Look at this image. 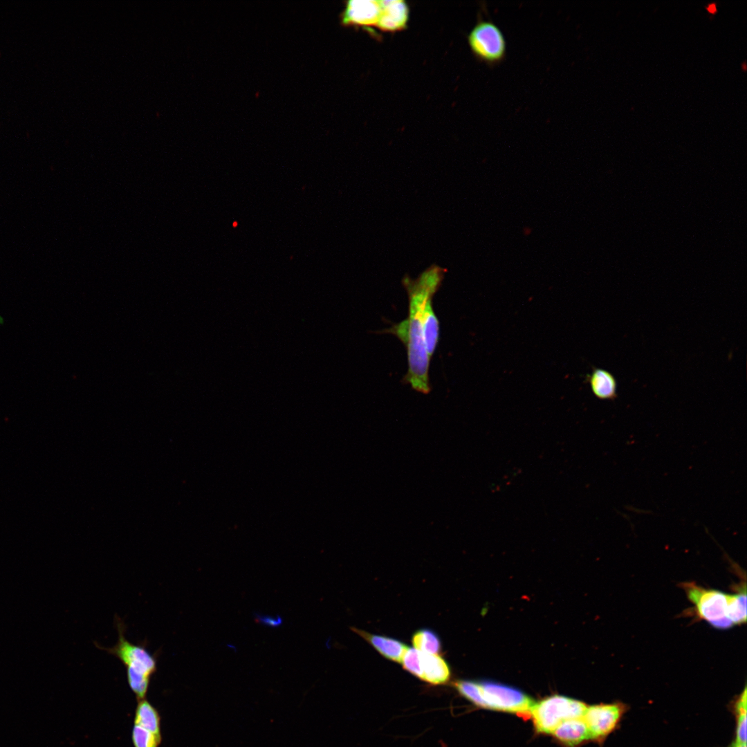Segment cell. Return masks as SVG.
Returning <instances> with one entry per match:
<instances>
[{"label":"cell","mask_w":747,"mask_h":747,"mask_svg":"<svg viewBox=\"0 0 747 747\" xmlns=\"http://www.w3.org/2000/svg\"><path fill=\"white\" fill-rule=\"evenodd\" d=\"M380 12L377 27L384 31L403 29L409 19V8L402 0L380 1Z\"/></svg>","instance_id":"30bf717a"},{"label":"cell","mask_w":747,"mask_h":747,"mask_svg":"<svg viewBox=\"0 0 747 747\" xmlns=\"http://www.w3.org/2000/svg\"><path fill=\"white\" fill-rule=\"evenodd\" d=\"M412 643L415 649L425 653L437 654L441 649L438 635L429 629H421L414 633Z\"/></svg>","instance_id":"e0dca14e"},{"label":"cell","mask_w":747,"mask_h":747,"mask_svg":"<svg viewBox=\"0 0 747 747\" xmlns=\"http://www.w3.org/2000/svg\"><path fill=\"white\" fill-rule=\"evenodd\" d=\"M468 43L474 57L489 66L504 61L507 42L500 28L490 20L481 19L468 35Z\"/></svg>","instance_id":"8992f818"},{"label":"cell","mask_w":747,"mask_h":747,"mask_svg":"<svg viewBox=\"0 0 747 747\" xmlns=\"http://www.w3.org/2000/svg\"><path fill=\"white\" fill-rule=\"evenodd\" d=\"M134 724L138 725L161 738L160 717L157 710L145 699L138 701Z\"/></svg>","instance_id":"9a60e30c"},{"label":"cell","mask_w":747,"mask_h":747,"mask_svg":"<svg viewBox=\"0 0 747 747\" xmlns=\"http://www.w3.org/2000/svg\"><path fill=\"white\" fill-rule=\"evenodd\" d=\"M746 688L737 700L735 712L737 717L736 742L746 744Z\"/></svg>","instance_id":"ac0fdd59"},{"label":"cell","mask_w":747,"mask_h":747,"mask_svg":"<svg viewBox=\"0 0 747 747\" xmlns=\"http://www.w3.org/2000/svg\"><path fill=\"white\" fill-rule=\"evenodd\" d=\"M2 322H3V320H2L1 317L0 316V323L1 324Z\"/></svg>","instance_id":"603a6c76"},{"label":"cell","mask_w":747,"mask_h":747,"mask_svg":"<svg viewBox=\"0 0 747 747\" xmlns=\"http://www.w3.org/2000/svg\"><path fill=\"white\" fill-rule=\"evenodd\" d=\"M594 396L600 400H614L617 397V380L609 371L595 368L587 376Z\"/></svg>","instance_id":"4fadbf2b"},{"label":"cell","mask_w":747,"mask_h":747,"mask_svg":"<svg viewBox=\"0 0 747 747\" xmlns=\"http://www.w3.org/2000/svg\"><path fill=\"white\" fill-rule=\"evenodd\" d=\"M681 586L694 604L699 618L717 629H726L734 625L728 617V593L704 588L692 582H683Z\"/></svg>","instance_id":"5b68a950"},{"label":"cell","mask_w":747,"mask_h":747,"mask_svg":"<svg viewBox=\"0 0 747 747\" xmlns=\"http://www.w3.org/2000/svg\"><path fill=\"white\" fill-rule=\"evenodd\" d=\"M353 630L369 643L382 656L391 661L401 663L403 656L407 649L405 644L395 638L367 633L356 628Z\"/></svg>","instance_id":"7c38bea8"},{"label":"cell","mask_w":747,"mask_h":747,"mask_svg":"<svg viewBox=\"0 0 747 747\" xmlns=\"http://www.w3.org/2000/svg\"><path fill=\"white\" fill-rule=\"evenodd\" d=\"M552 735L568 747H575L591 739L589 729L582 717L564 721L554 730Z\"/></svg>","instance_id":"8fae6325"},{"label":"cell","mask_w":747,"mask_h":747,"mask_svg":"<svg viewBox=\"0 0 747 747\" xmlns=\"http://www.w3.org/2000/svg\"><path fill=\"white\" fill-rule=\"evenodd\" d=\"M625 710V705L620 703L587 706L582 718L591 739L602 741L618 726Z\"/></svg>","instance_id":"52a82bcc"},{"label":"cell","mask_w":747,"mask_h":747,"mask_svg":"<svg viewBox=\"0 0 747 747\" xmlns=\"http://www.w3.org/2000/svg\"><path fill=\"white\" fill-rule=\"evenodd\" d=\"M707 10L710 13H712V14L715 13L717 12L716 5L714 3L710 4L707 7Z\"/></svg>","instance_id":"44dd1931"},{"label":"cell","mask_w":747,"mask_h":747,"mask_svg":"<svg viewBox=\"0 0 747 747\" xmlns=\"http://www.w3.org/2000/svg\"><path fill=\"white\" fill-rule=\"evenodd\" d=\"M587 706L578 700L562 695H553L534 703L530 710L537 732L552 734L566 720L582 717Z\"/></svg>","instance_id":"277c9868"},{"label":"cell","mask_w":747,"mask_h":747,"mask_svg":"<svg viewBox=\"0 0 747 747\" xmlns=\"http://www.w3.org/2000/svg\"><path fill=\"white\" fill-rule=\"evenodd\" d=\"M423 330L425 348L431 360L439 338V322L432 307V298L427 302L423 310Z\"/></svg>","instance_id":"5bb4252c"},{"label":"cell","mask_w":747,"mask_h":747,"mask_svg":"<svg viewBox=\"0 0 747 747\" xmlns=\"http://www.w3.org/2000/svg\"><path fill=\"white\" fill-rule=\"evenodd\" d=\"M256 619L260 622L268 626H278L282 623L280 618H273L270 616L268 617L259 616L256 618Z\"/></svg>","instance_id":"ffe728a7"},{"label":"cell","mask_w":747,"mask_h":747,"mask_svg":"<svg viewBox=\"0 0 747 747\" xmlns=\"http://www.w3.org/2000/svg\"><path fill=\"white\" fill-rule=\"evenodd\" d=\"M437 265H432L421 273L416 279L408 276L402 283L409 298L408 317L387 330L398 337L407 352L408 370L404 381L423 394L430 390L429 367L430 359L425 345L423 330V314L427 302L433 298L446 273Z\"/></svg>","instance_id":"6da1fadb"},{"label":"cell","mask_w":747,"mask_h":747,"mask_svg":"<svg viewBox=\"0 0 747 747\" xmlns=\"http://www.w3.org/2000/svg\"><path fill=\"white\" fill-rule=\"evenodd\" d=\"M730 747H746V744H739L735 741Z\"/></svg>","instance_id":"7402d4cb"},{"label":"cell","mask_w":747,"mask_h":747,"mask_svg":"<svg viewBox=\"0 0 747 747\" xmlns=\"http://www.w3.org/2000/svg\"><path fill=\"white\" fill-rule=\"evenodd\" d=\"M380 12V1H348L341 15V22L344 25L377 26Z\"/></svg>","instance_id":"ba28073f"},{"label":"cell","mask_w":747,"mask_h":747,"mask_svg":"<svg viewBox=\"0 0 747 747\" xmlns=\"http://www.w3.org/2000/svg\"><path fill=\"white\" fill-rule=\"evenodd\" d=\"M132 741L134 747H158L161 738L141 726L134 724L132 730Z\"/></svg>","instance_id":"d6986e66"},{"label":"cell","mask_w":747,"mask_h":747,"mask_svg":"<svg viewBox=\"0 0 747 747\" xmlns=\"http://www.w3.org/2000/svg\"><path fill=\"white\" fill-rule=\"evenodd\" d=\"M728 617L733 625L746 622V582L739 586L737 592L728 594Z\"/></svg>","instance_id":"2e32d148"},{"label":"cell","mask_w":747,"mask_h":747,"mask_svg":"<svg viewBox=\"0 0 747 747\" xmlns=\"http://www.w3.org/2000/svg\"><path fill=\"white\" fill-rule=\"evenodd\" d=\"M118 638L115 645L102 647L95 642L96 647L114 656L126 669L129 688L138 700L145 698L151 676L157 670L158 653H151L147 643H133L125 637L126 626L118 616H115Z\"/></svg>","instance_id":"7a4b0ae2"},{"label":"cell","mask_w":747,"mask_h":747,"mask_svg":"<svg viewBox=\"0 0 747 747\" xmlns=\"http://www.w3.org/2000/svg\"><path fill=\"white\" fill-rule=\"evenodd\" d=\"M454 686L461 695L482 708L528 714L534 704L519 690L494 681L459 680Z\"/></svg>","instance_id":"3957f363"},{"label":"cell","mask_w":747,"mask_h":747,"mask_svg":"<svg viewBox=\"0 0 747 747\" xmlns=\"http://www.w3.org/2000/svg\"><path fill=\"white\" fill-rule=\"evenodd\" d=\"M450 676V668L443 658L436 654L421 652L417 678L432 685H442L446 683Z\"/></svg>","instance_id":"9c48e42d"}]
</instances>
